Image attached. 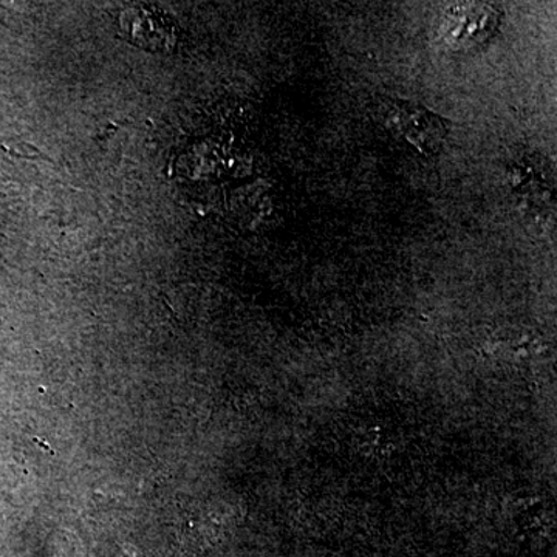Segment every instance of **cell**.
Returning a JSON list of instances; mask_svg holds the SVG:
<instances>
[{"label":"cell","instance_id":"7a4b0ae2","mask_svg":"<svg viewBox=\"0 0 557 557\" xmlns=\"http://www.w3.org/2000/svg\"><path fill=\"white\" fill-rule=\"evenodd\" d=\"M120 30L124 38L148 51H168L178 40L177 25L156 7H131L121 13Z\"/></svg>","mask_w":557,"mask_h":557},{"label":"cell","instance_id":"6da1fadb","mask_svg":"<svg viewBox=\"0 0 557 557\" xmlns=\"http://www.w3.org/2000/svg\"><path fill=\"white\" fill-rule=\"evenodd\" d=\"M381 116L387 129L416 146L420 152H438L445 141V121L416 102L391 100L384 106Z\"/></svg>","mask_w":557,"mask_h":557}]
</instances>
